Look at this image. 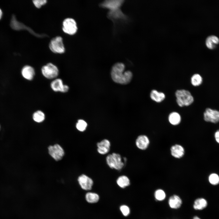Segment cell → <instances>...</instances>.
Returning <instances> with one entry per match:
<instances>
[{
	"mask_svg": "<svg viewBox=\"0 0 219 219\" xmlns=\"http://www.w3.org/2000/svg\"><path fill=\"white\" fill-rule=\"evenodd\" d=\"M50 50L55 53L62 54L65 51L63 39L60 36H57L52 38L49 44Z\"/></svg>",
	"mask_w": 219,
	"mask_h": 219,
	"instance_id": "277c9868",
	"label": "cell"
},
{
	"mask_svg": "<svg viewBox=\"0 0 219 219\" xmlns=\"http://www.w3.org/2000/svg\"><path fill=\"white\" fill-rule=\"evenodd\" d=\"M170 150L171 155L176 158H182L185 153V150L183 147L178 144L173 145L171 147Z\"/></svg>",
	"mask_w": 219,
	"mask_h": 219,
	"instance_id": "4fadbf2b",
	"label": "cell"
},
{
	"mask_svg": "<svg viewBox=\"0 0 219 219\" xmlns=\"http://www.w3.org/2000/svg\"><path fill=\"white\" fill-rule=\"evenodd\" d=\"M41 71L43 75L48 79H52L56 77L59 72L57 67L52 63H48L43 66Z\"/></svg>",
	"mask_w": 219,
	"mask_h": 219,
	"instance_id": "8992f818",
	"label": "cell"
},
{
	"mask_svg": "<svg viewBox=\"0 0 219 219\" xmlns=\"http://www.w3.org/2000/svg\"><path fill=\"white\" fill-rule=\"evenodd\" d=\"M87 126V123L83 120H79L76 124V127L79 131L83 132L85 130Z\"/></svg>",
	"mask_w": 219,
	"mask_h": 219,
	"instance_id": "83f0119b",
	"label": "cell"
},
{
	"mask_svg": "<svg viewBox=\"0 0 219 219\" xmlns=\"http://www.w3.org/2000/svg\"><path fill=\"white\" fill-rule=\"evenodd\" d=\"M62 29L65 33L73 35L77 32L78 28L75 20L71 18L65 19L62 23Z\"/></svg>",
	"mask_w": 219,
	"mask_h": 219,
	"instance_id": "5b68a950",
	"label": "cell"
},
{
	"mask_svg": "<svg viewBox=\"0 0 219 219\" xmlns=\"http://www.w3.org/2000/svg\"><path fill=\"white\" fill-rule=\"evenodd\" d=\"M85 198L86 201L90 203H97L99 200V195L95 193L89 192L85 196Z\"/></svg>",
	"mask_w": 219,
	"mask_h": 219,
	"instance_id": "cb8c5ba5",
	"label": "cell"
},
{
	"mask_svg": "<svg viewBox=\"0 0 219 219\" xmlns=\"http://www.w3.org/2000/svg\"><path fill=\"white\" fill-rule=\"evenodd\" d=\"M207 205L206 200L202 198H198L194 201L193 205L194 208L196 210H201L204 208Z\"/></svg>",
	"mask_w": 219,
	"mask_h": 219,
	"instance_id": "603a6c76",
	"label": "cell"
},
{
	"mask_svg": "<svg viewBox=\"0 0 219 219\" xmlns=\"http://www.w3.org/2000/svg\"><path fill=\"white\" fill-rule=\"evenodd\" d=\"M123 2L121 0H106L101 3L100 6L109 9V11H112L120 9Z\"/></svg>",
	"mask_w": 219,
	"mask_h": 219,
	"instance_id": "30bf717a",
	"label": "cell"
},
{
	"mask_svg": "<svg viewBox=\"0 0 219 219\" xmlns=\"http://www.w3.org/2000/svg\"><path fill=\"white\" fill-rule=\"evenodd\" d=\"M149 144L148 137L144 135L139 136L135 141V144L137 147L140 149L144 150L148 147Z\"/></svg>",
	"mask_w": 219,
	"mask_h": 219,
	"instance_id": "7c38bea8",
	"label": "cell"
},
{
	"mask_svg": "<svg viewBox=\"0 0 219 219\" xmlns=\"http://www.w3.org/2000/svg\"><path fill=\"white\" fill-rule=\"evenodd\" d=\"M21 73L23 76L29 80H32L35 75V72L34 68L29 65H26L22 69Z\"/></svg>",
	"mask_w": 219,
	"mask_h": 219,
	"instance_id": "5bb4252c",
	"label": "cell"
},
{
	"mask_svg": "<svg viewBox=\"0 0 219 219\" xmlns=\"http://www.w3.org/2000/svg\"><path fill=\"white\" fill-rule=\"evenodd\" d=\"M45 117L44 114L40 110H38L34 112L33 116V120L38 123L43 121L45 119Z\"/></svg>",
	"mask_w": 219,
	"mask_h": 219,
	"instance_id": "d4e9b609",
	"label": "cell"
},
{
	"mask_svg": "<svg viewBox=\"0 0 219 219\" xmlns=\"http://www.w3.org/2000/svg\"><path fill=\"white\" fill-rule=\"evenodd\" d=\"M176 101L180 107L188 106L194 101V98L190 92L185 89L177 90L175 92Z\"/></svg>",
	"mask_w": 219,
	"mask_h": 219,
	"instance_id": "7a4b0ae2",
	"label": "cell"
},
{
	"mask_svg": "<svg viewBox=\"0 0 219 219\" xmlns=\"http://www.w3.org/2000/svg\"><path fill=\"white\" fill-rule=\"evenodd\" d=\"M219 43V39L216 36L211 35L207 37L206 41L207 47L210 49H213Z\"/></svg>",
	"mask_w": 219,
	"mask_h": 219,
	"instance_id": "ffe728a7",
	"label": "cell"
},
{
	"mask_svg": "<svg viewBox=\"0 0 219 219\" xmlns=\"http://www.w3.org/2000/svg\"><path fill=\"white\" fill-rule=\"evenodd\" d=\"M168 203L171 208L176 209L180 207L182 204V201L179 196L174 195L169 198Z\"/></svg>",
	"mask_w": 219,
	"mask_h": 219,
	"instance_id": "e0dca14e",
	"label": "cell"
},
{
	"mask_svg": "<svg viewBox=\"0 0 219 219\" xmlns=\"http://www.w3.org/2000/svg\"><path fill=\"white\" fill-rule=\"evenodd\" d=\"M209 181L211 184L217 185L219 183V176L216 173L211 174L209 176Z\"/></svg>",
	"mask_w": 219,
	"mask_h": 219,
	"instance_id": "f1b7e54d",
	"label": "cell"
},
{
	"mask_svg": "<svg viewBox=\"0 0 219 219\" xmlns=\"http://www.w3.org/2000/svg\"><path fill=\"white\" fill-rule=\"evenodd\" d=\"M48 150L50 155L56 161L61 160L64 155V150L58 144L50 146L48 147Z\"/></svg>",
	"mask_w": 219,
	"mask_h": 219,
	"instance_id": "52a82bcc",
	"label": "cell"
},
{
	"mask_svg": "<svg viewBox=\"0 0 219 219\" xmlns=\"http://www.w3.org/2000/svg\"><path fill=\"white\" fill-rule=\"evenodd\" d=\"M202 77L199 74H197L193 75L191 79L192 84L195 86H198L201 85L202 82Z\"/></svg>",
	"mask_w": 219,
	"mask_h": 219,
	"instance_id": "484cf974",
	"label": "cell"
},
{
	"mask_svg": "<svg viewBox=\"0 0 219 219\" xmlns=\"http://www.w3.org/2000/svg\"><path fill=\"white\" fill-rule=\"evenodd\" d=\"M123 161L121 155L116 153L109 154L106 158V161L109 167L117 170H121L124 167V163Z\"/></svg>",
	"mask_w": 219,
	"mask_h": 219,
	"instance_id": "3957f363",
	"label": "cell"
},
{
	"mask_svg": "<svg viewBox=\"0 0 219 219\" xmlns=\"http://www.w3.org/2000/svg\"><path fill=\"white\" fill-rule=\"evenodd\" d=\"M120 210L123 215L125 216H128L130 212L129 207L125 205L121 206L120 208Z\"/></svg>",
	"mask_w": 219,
	"mask_h": 219,
	"instance_id": "f546056e",
	"label": "cell"
},
{
	"mask_svg": "<svg viewBox=\"0 0 219 219\" xmlns=\"http://www.w3.org/2000/svg\"><path fill=\"white\" fill-rule=\"evenodd\" d=\"M78 181L81 188L85 190L92 189L93 182L92 179L87 176L82 174L78 178Z\"/></svg>",
	"mask_w": 219,
	"mask_h": 219,
	"instance_id": "9c48e42d",
	"label": "cell"
},
{
	"mask_svg": "<svg viewBox=\"0 0 219 219\" xmlns=\"http://www.w3.org/2000/svg\"><path fill=\"white\" fill-rule=\"evenodd\" d=\"M151 98L153 101L160 103L165 98V95L162 92H159L156 90H152L150 94Z\"/></svg>",
	"mask_w": 219,
	"mask_h": 219,
	"instance_id": "ac0fdd59",
	"label": "cell"
},
{
	"mask_svg": "<svg viewBox=\"0 0 219 219\" xmlns=\"http://www.w3.org/2000/svg\"><path fill=\"white\" fill-rule=\"evenodd\" d=\"M2 16V12L0 8V19H1Z\"/></svg>",
	"mask_w": 219,
	"mask_h": 219,
	"instance_id": "d6a6232c",
	"label": "cell"
},
{
	"mask_svg": "<svg viewBox=\"0 0 219 219\" xmlns=\"http://www.w3.org/2000/svg\"><path fill=\"white\" fill-rule=\"evenodd\" d=\"M98 152L102 155L108 153L110 150L111 144L109 141L107 139H104L97 143Z\"/></svg>",
	"mask_w": 219,
	"mask_h": 219,
	"instance_id": "8fae6325",
	"label": "cell"
},
{
	"mask_svg": "<svg viewBox=\"0 0 219 219\" xmlns=\"http://www.w3.org/2000/svg\"></svg>",
	"mask_w": 219,
	"mask_h": 219,
	"instance_id": "e575fe53",
	"label": "cell"
},
{
	"mask_svg": "<svg viewBox=\"0 0 219 219\" xmlns=\"http://www.w3.org/2000/svg\"><path fill=\"white\" fill-rule=\"evenodd\" d=\"M116 183L121 188H124L130 185V180L127 176L122 175L117 178Z\"/></svg>",
	"mask_w": 219,
	"mask_h": 219,
	"instance_id": "7402d4cb",
	"label": "cell"
},
{
	"mask_svg": "<svg viewBox=\"0 0 219 219\" xmlns=\"http://www.w3.org/2000/svg\"><path fill=\"white\" fill-rule=\"evenodd\" d=\"M193 219H200L197 216H195Z\"/></svg>",
	"mask_w": 219,
	"mask_h": 219,
	"instance_id": "836d02e7",
	"label": "cell"
},
{
	"mask_svg": "<svg viewBox=\"0 0 219 219\" xmlns=\"http://www.w3.org/2000/svg\"><path fill=\"white\" fill-rule=\"evenodd\" d=\"M108 16L110 19L114 20L118 19H124L125 15L120 9L112 11H109L108 14Z\"/></svg>",
	"mask_w": 219,
	"mask_h": 219,
	"instance_id": "d6986e66",
	"label": "cell"
},
{
	"mask_svg": "<svg viewBox=\"0 0 219 219\" xmlns=\"http://www.w3.org/2000/svg\"><path fill=\"white\" fill-rule=\"evenodd\" d=\"M215 138L216 141L219 144V130L215 132Z\"/></svg>",
	"mask_w": 219,
	"mask_h": 219,
	"instance_id": "1f68e13d",
	"label": "cell"
},
{
	"mask_svg": "<svg viewBox=\"0 0 219 219\" xmlns=\"http://www.w3.org/2000/svg\"><path fill=\"white\" fill-rule=\"evenodd\" d=\"M10 25L11 27L14 30H28L30 28L27 27L24 24L17 20L15 15L12 16L10 21Z\"/></svg>",
	"mask_w": 219,
	"mask_h": 219,
	"instance_id": "9a60e30c",
	"label": "cell"
},
{
	"mask_svg": "<svg viewBox=\"0 0 219 219\" xmlns=\"http://www.w3.org/2000/svg\"><path fill=\"white\" fill-rule=\"evenodd\" d=\"M154 195L155 199L159 201L163 200L166 197L165 193L161 189L157 190L155 193Z\"/></svg>",
	"mask_w": 219,
	"mask_h": 219,
	"instance_id": "4316f807",
	"label": "cell"
},
{
	"mask_svg": "<svg viewBox=\"0 0 219 219\" xmlns=\"http://www.w3.org/2000/svg\"><path fill=\"white\" fill-rule=\"evenodd\" d=\"M125 65L122 63H117L112 67L111 75L112 79L115 82L126 85L131 81L133 75L131 71H127L124 72Z\"/></svg>",
	"mask_w": 219,
	"mask_h": 219,
	"instance_id": "6da1fadb",
	"label": "cell"
},
{
	"mask_svg": "<svg viewBox=\"0 0 219 219\" xmlns=\"http://www.w3.org/2000/svg\"><path fill=\"white\" fill-rule=\"evenodd\" d=\"M33 3L35 6L38 8H40L41 6L46 4L47 0H35L33 1Z\"/></svg>",
	"mask_w": 219,
	"mask_h": 219,
	"instance_id": "4dcf8cb0",
	"label": "cell"
},
{
	"mask_svg": "<svg viewBox=\"0 0 219 219\" xmlns=\"http://www.w3.org/2000/svg\"><path fill=\"white\" fill-rule=\"evenodd\" d=\"M169 123L173 125L179 124L181 121V117L180 114L176 112H172L170 113L168 117Z\"/></svg>",
	"mask_w": 219,
	"mask_h": 219,
	"instance_id": "44dd1931",
	"label": "cell"
},
{
	"mask_svg": "<svg viewBox=\"0 0 219 219\" xmlns=\"http://www.w3.org/2000/svg\"><path fill=\"white\" fill-rule=\"evenodd\" d=\"M203 117L207 122L217 123L219 122V111L207 108L204 113Z\"/></svg>",
	"mask_w": 219,
	"mask_h": 219,
	"instance_id": "ba28073f",
	"label": "cell"
},
{
	"mask_svg": "<svg viewBox=\"0 0 219 219\" xmlns=\"http://www.w3.org/2000/svg\"><path fill=\"white\" fill-rule=\"evenodd\" d=\"M65 85L63 84L61 79L57 78L51 82L50 86L52 89L55 92H64Z\"/></svg>",
	"mask_w": 219,
	"mask_h": 219,
	"instance_id": "2e32d148",
	"label": "cell"
}]
</instances>
